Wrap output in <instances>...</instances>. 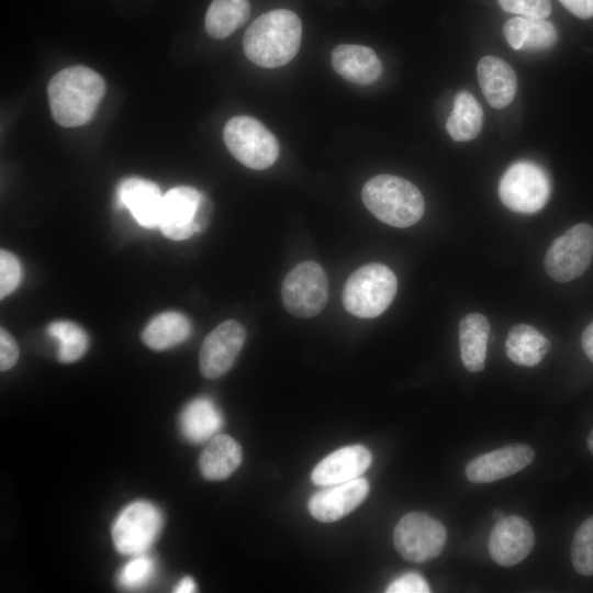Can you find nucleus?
Returning a JSON list of instances; mask_svg holds the SVG:
<instances>
[{
    "label": "nucleus",
    "instance_id": "7",
    "mask_svg": "<svg viewBox=\"0 0 593 593\" xmlns=\"http://www.w3.org/2000/svg\"><path fill=\"white\" fill-rule=\"evenodd\" d=\"M281 298L284 309L295 317L320 314L329 298V281L323 267L312 260L298 264L282 282Z\"/></svg>",
    "mask_w": 593,
    "mask_h": 593
},
{
    "label": "nucleus",
    "instance_id": "40",
    "mask_svg": "<svg viewBox=\"0 0 593 593\" xmlns=\"http://www.w3.org/2000/svg\"><path fill=\"white\" fill-rule=\"evenodd\" d=\"M492 516L493 518H495L496 521L501 519L504 517V514L503 512H501L500 510H495L493 513H492Z\"/></svg>",
    "mask_w": 593,
    "mask_h": 593
},
{
    "label": "nucleus",
    "instance_id": "12",
    "mask_svg": "<svg viewBox=\"0 0 593 593\" xmlns=\"http://www.w3.org/2000/svg\"><path fill=\"white\" fill-rule=\"evenodd\" d=\"M246 340L245 327L235 320L216 326L203 340L199 367L206 379L225 374L235 362Z\"/></svg>",
    "mask_w": 593,
    "mask_h": 593
},
{
    "label": "nucleus",
    "instance_id": "9",
    "mask_svg": "<svg viewBox=\"0 0 593 593\" xmlns=\"http://www.w3.org/2000/svg\"><path fill=\"white\" fill-rule=\"evenodd\" d=\"M593 258V227L577 224L558 236L545 256V269L558 282H568L580 277Z\"/></svg>",
    "mask_w": 593,
    "mask_h": 593
},
{
    "label": "nucleus",
    "instance_id": "33",
    "mask_svg": "<svg viewBox=\"0 0 593 593\" xmlns=\"http://www.w3.org/2000/svg\"><path fill=\"white\" fill-rule=\"evenodd\" d=\"M387 593H428L430 588L417 572H406L393 580L385 589Z\"/></svg>",
    "mask_w": 593,
    "mask_h": 593
},
{
    "label": "nucleus",
    "instance_id": "11",
    "mask_svg": "<svg viewBox=\"0 0 593 593\" xmlns=\"http://www.w3.org/2000/svg\"><path fill=\"white\" fill-rule=\"evenodd\" d=\"M163 526L157 507L144 501L126 506L112 527V540L123 555H141L156 540Z\"/></svg>",
    "mask_w": 593,
    "mask_h": 593
},
{
    "label": "nucleus",
    "instance_id": "15",
    "mask_svg": "<svg viewBox=\"0 0 593 593\" xmlns=\"http://www.w3.org/2000/svg\"><path fill=\"white\" fill-rule=\"evenodd\" d=\"M369 494L365 478L329 485L314 493L307 503L310 514L324 523L336 522L357 508Z\"/></svg>",
    "mask_w": 593,
    "mask_h": 593
},
{
    "label": "nucleus",
    "instance_id": "27",
    "mask_svg": "<svg viewBox=\"0 0 593 593\" xmlns=\"http://www.w3.org/2000/svg\"><path fill=\"white\" fill-rule=\"evenodd\" d=\"M47 334L58 343L57 357L61 362H74L81 358L88 348V336L76 323L55 321L47 326Z\"/></svg>",
    "mask_w": 593,
    "mask_h": 593
},
{
    "label": "nucleus",
    "instance_id": "2",
    "mask_svg": "<svg viewBox=\"0 0 593 593\" xmlns=\"http://www.w3.org/2000/svg\"><path fill=\"white\" fill-rule=\"evenodd\" d=\"M302 23L296 13L276 9L258 16L243 38L246 57L262 68H277L291 61L299 52Z\"/></svg>",
    "mask_w": 593,
    "mask_h": 593
},
{
    "label": "nucleus",
    "instance_id": "26",
    "mask_svg": "<svg viewBox=\"0 0 593 593\" xmlns=\"http://www.w3.org/2000/svg\"><path fill=\"white\" fill-rule=\"evenodd\" d=\"M248 0H213L205 14L206 33L216 40L225 38L249 18Z\"/></svg>",
    "mask_w": 593,
    "mask_h": 593
},
{
    "label": "nucleus",
    "instance_id": "20",
    "mask_svg": "<svg viewBox=\"0 0 593 593\" xmlns=\"http://www.w3.org/2000/svg\"><path fill=\"white\" fill-rule=\"evenodd\" d=\"M242 447L231 436L217 434L212 437L199 458L202 475L211 481L228 478L240 465Z\"/></svg>",
    "mask_w": 593,
    "mask_h": 593
},
{
    "label": "nucleus",
    "instance_id": "30",
    "mask_svg": "<svg viewBox=\"0 0 593 593\" xmlns=\"http://www.w3.org/2000/svg\"><path fill=\"white\" fill-rule=\"evenodd\" d=\"M154 571L153 559L141 553L122 568L119 582L126 589H139L152 580Z\"/></svg>",
    "mask_w": 593,
    "mask_h": 593
},
{
    "label": "nucleus",
    "instance_id": "18",
    "mask_svg": "<svg viewBox=\"0 0 593 593\" xmlns=\"http://www.w3.org/2000/svg\"><path fill=\"white\" fill-rule=\"evenodd\" d=\"M332 66L344 79L357 85H370L382 74V64L368 46L342 44L332 52Z\"/></svg>",
    "mask_w": 593,
    "mask_h": 593
},
{
    "label": "nucleus",
    "instance_id": "16",
    "mask_svg": "<svg viewBox=\"0 0 593 593\" xmlns=\"http://www.w3.org/2000/svg\"><path fill=\"white\" fill-rule=\"evenodd\" d=\"M371 461V452L362 445L342 447L315 466L311 480L322 486L348 482L365 473Z\"/></svg>",
    "mask_w": 593,
    "mask_h": 593
},
{
    "label": "nucleus",
    "instance_id": "8",
    "mask_svg": "<svg viewBox=\"0 0 593 593\" xmlns=\"http://www.w3.org/2000/svg\"><path fill=\"white\" fill-rule=\"evenodd\" d=\"M551 186L547 172L532 161H517L503 174L499 195L510 210L532 214L540 211L550 197Z\"/></svg>",
    "mask_w": 593,
    "mask_h": 593
},
{
    "label": "nucleus",
    "instance_id": "24",
    "mask_svg": "<svg viewBox=\"0 0 593 593\" xmlns=\"http://www.w3.org/2000/svg\"><path fill=\"white\" fill-rule=\"evenodd\" d=\"M191 322L179 312L156 315L144 328L142 339L154 350H166L184 342L191 334Z\"/></svg>",
    "mask_w": 593,
    "mask_h": 593
},
{
    "label": "nucleus",
    "instance_id": "31",
    "mask_svg": "<svg viewBox=\"0 0 593 593\" xmlns=\"http://www.w3.org/2000/svg\"><path fill=\"white\" fill-rule=\"evenodd\" d=\"M22 268L19 259L10 251L0 250V298L12 293L21 282Z\"/></svg>",
    "mask_w": 593,
    "mask_h": 593
},
{
    "label": "nucleus",
    "instance_id": "17",
    "mask_svg": "<svg viewBox=\"0 0 593 593\" xmlns=\"http://www.w3.org/2000/svg\"><path fill=\"white\" fill-rule=\"evenodd\" d=\"M116 195L119 203L130 211L142 227L159 226L164 195L155 182L128 177L120 182Z\"/></svg>",
    "mask_w": 593,
    "mask_h": 593
},
{
    "label": "nucleus",
    "instance_id": "4",
    "mask_svg": "<svg viewBox=\"0 0 593 593\" xmlns=\"http://www.w3.org/2000/svg\"><path fill=\"white\" fill-rule=\"evenodd\" d=\"M398 290L394 272L385 265L370 262L356 269L346 280L342 293L345 310L360 318L381 315Z\"/></svg>",
    "mask_w": 593,
    "mask_h": 593
},
{
    "label": "nucleus",
    "instance_id": "3",
    "mask_svg": "<svg viewBox=\"0 0 593 593\" xmlns=\"http://www.w3.org/2000/svg\"><path fill=\"white\" fill-rule=\"evenodd\" d=\"M361 199L372 215L394 227L412 226L425 212L419 189L394 175L382 174L369 179L362 187Z\"/></svg>",
    "mask_w": 593,
    "mask_h": 593
},
{
    "label": "nucleus",
    "instance_id": "35",
    "mask_svg": "<svg viewBox=\"0 0 593 593\" xmlns=\"http://www.w3.org/2000/svg\"><path fill=\"white\" fill-rule=\"evenodd\" d=\"M19 359V347L14 338L8 331L0 329V369L5 371L11 369Z\"/></svg>",
    "mask_w": 593,
    "mask_h": 593
},
{
    "label": "nucleus",
    "instance_id": "6",
    "mask_svg": "<svg viewBox=\"0 0 593 593\" xmlns=\"http://www.w3.org/2000/svg\"><path fill=\"white\" fill-rule=\"evenodd\" d=\"M223 139L232 156L254 170L271 167L279 157L276 136L258 120L248 115L230 119L223 130Z\"/></svg>",
    "mask_w": 593,
    "mask_h": 593
},
{
    "label": "nucleus",
    "instance_id": "1",
    "mask_svg": "<svg viewBox=\"0 0 593 593\" xmlns=\"http://www.w3.org/2000/svg\"><path fill=\"white\" fill-rule=\"evenodd\" d=\"M105 92L104 79L86 66H71L53 76L47 97L54 121L64 127L88 123Z\"/></svg>",
    "mask_w": 593,
    "mask_h": 593
},
{
    "label": "nucleus",
    "instance_id": "19",
    "mask_svg": "<svg viewBox=\"0 0 593 593\" xmlns=\"http://www.w3.org/2000/svg\"><path fill=\"white\" fill-rule=\"evenodd\" d=\"M481 91L488 103L495 109L507 107L514 99L517 78L514 69L502 58L482 57L477 66Z\"/></svg>",
    "mask_w": 593,
    "mask_h": 593
},
{
    "label": "nucleus",
    "instance_id": "25",
    "mask_svg": "<svg viewBox=\"0 0 593 593\" xmlns=\"http://www.w3.org/2000/svg\"><path fill=\"white\" fill-rule=\"evenodd\" d=\"M483 124V111L477 99L467 90L460 91L446 122V130L456 142L475 138Z\"/></svg>",
    "mask_w": 593,
    "mask_h": 593
},
{
    "label": "nucleus",
    "instance_id": "32",
    "mask_svg": "<svg viewBox=\"0 0 593 593\" xmlns=\"http://www.w3.org/2000/svg\"><path fill=\"white\" fill-rule=\"evenodd\" d=\"M500 7L510 13L529 19H546L551 12L550 0H497Z\"/></svg>",
    "mask_w": 593,
    "mask_h": 593
},
{
    "label": "nucleus",
    "instance_id": "5",
    "mask_svg": "<svg viewBox=\"0 0 593 593\" xmlns=\"http://www.w3.org/2000/svg\"><path fill=\"white\" fill-rule=\"evenodd\" d=\"M213 204L202 191L179 186L164 194L159 228L171 240H184L206 231Z\"/></svg>",
    "mask_w": 593,
    "mask_h": 593
},
{
    "label": "nucleus",
    "instance_id": "23",
    "mask_svg": "<svg viewBox=\"0 0 593 593\" xmlns=\"http://www.w3.org/2000/svg\"><path fill=\"white\" fill-rule=\"evenodd\" d=\"M550 342L528 324L514 325L507 335L505 350L508 359L524 367L538 365L549 351Z\"/></svg>",
    "mask_w": 593,
    "mask_h": 593
},
{
    "label": "nucleus",
    "instance_id": "22",
    "mask_svg": "<svg viewBox=\"0 0 593 593\" xmlns=\"http://www.w3.org/2000/svg\"><path fill=\"white\" fill-rule=\"evenodd\" d=\"M223 416L209 398H198L190 402L180 415L182 435L191 443H203L220 430Z\"/></svg>",
    "mask_w": 593,
    "mask_h": 593
},
{
    "label": "nucleus",
    "instance_id": "29",
    "mask_svg": "<svg viewBox=\"0 0 593 593\" xmlns=\"http://www.w3.org/2000/svg\"><path fill=\"white\" fill-rule=\"evenodd\" d=\"M558 40L556 27L545 19H529L522 51L541 52L552 47Z\"/></svg>",
    "mask_w": 593,
    "mask_h": 593
},
{
    "label": "nucleus",
    "instance_id": "28",
    "mask_svg": "<svg viewBox=\"0 0 593 593\" xmlns=\"http://www.w3.org/2000/svg\"><path fill=\"white\" fill-rule=\"evenodd\" d=\"M571 559L578 573L593 575V515L577 529L571 546Z\"/></svg>",
    "mask_w": 593,
    "mask_h": 593
},
{
    "label": "nucleus",
    "instance_id": "21",
    "mask_svg": "<svg viewBox=\"0 0 593 593\" xmlns=\"http://www.w3.org/2000/svg\"><path fill=\"white\" fill-rule=\"evenodd\" d=\"M489 333V320L480 313H470L460 320L458 328L460 356L468 371L483 370Z\"/></svg>",
    "mask_w": 593,
    "mask_h": 593
},
{
    "label": "nucleus",
    "instance_id": "38",
    "mask_svg": "<svg viewBox=\"0 0 593 593\" xmlns=\"http://www.w3.org/2000/svg\"><path fill=\"white\" fill-rule=\"evenodd\" d=\"M195 591V583L192 578H183L175 588L176 593H190Z\"/></svg>",
    "mask_w": 593,
    "mask_h": 593
},
{
    "label": "nucleus",
    "instance_id": "36",
    "mask_svg": "<svg viewBox=\"0 0 593 593\" xmlns=\"http://www.w3.org/2000/svg\"><path fill=\"white\" fill-rule=\"evenodd\" d=\"M572 14L580 19L593 16V0H559Z\"/></svg>",
    "mask_w": 593,
    "mask_h": 593
},
{
    "label": "nucleus",
    "instance_id": "37",
    "mask_svg": "<svg viewBox=\"0 0 593 593\" xmlns=\"http://www.w3.org/2000/svg\"><path fill=\"white\" fill-rule=\"evenodd\" d=\"M581 344L586 357L593 362V321L583 331Z\"/></svg>",
    "mask_w": 593,
    "mask_h": 593
},
{
    "label": "nucleus",
    "instance_id": "13",
    "mask_svg": "<svg viewBox=\"0 0 593 593\" xmlns=\"http://www.w3.org/2000/svg\"><path fill=\"white\" fill-rule=\"evenodd\" d=\"M534 544V530L525 518L517 515L504 516L491 530L489 552L497 564L512 567L529 555Z\"/></svg>",
    "mask_w": 593,
    "mask_h": 593
},
{
    "label": "nucleus",
    "instance_id": "10",
    "mask_svg": "<svg viewBox=\"0 0 593 593\" xmlns=\"http://www.w3.org/2000/svg\"><path fill=\"white\" fill-rule=\"evenodd\" d=\"M446 539L444 525L422 512L405 514L393 532L396 550L412 562H425L437 557L444 549Z\"/></svg>",
    "mask_w": 593,
    "mask_h": 593
},
{
    "label": "nucleus",
    "instance_id": "39",
    "mask_svg": "<svg viewBox=\"0 0 593 593\" xmlns=\"http://www.w3.org/2000/svg\"><path fill=\"white\" fill-rule=\"evenodd\" d=\"M588 448L593 455V429L591 430L589 437H588Z\"/></svg>",
    "mask_w": 593,
    "mask_h": 593
},
{
    "label": "nucleus",
    "instance_id": "34",
    "mask_svg": "<svg viewBox=\"0 0 593 593\" xmlns=\"http://www.w3.org/2000/svg\"><path fill=\"white\" fill-rule=\"evenodd\" d=\"M526 24L527 18L515 16L507 20L503 26V34L506 42L516 51L523 49Z\"/></svg>",
    "mask_w": 593,
    "mask_h": 593
},
{
    "label": "nucleus",
    "instance_id": "14",
    "mask_svg": "<svg viewBox=\"0 0 593 593\" xmlns=\"http://www.w3.org/2000/svg\"><path fill=\"white\" fill-rule=\"evenodd\" d=\"M534 458L529 445L511 444L472 459L466 467V477L473 483H490L521 471Z\"/></svg>",
    "mask_w": 593,
    "mask_h": 593
}]
</instances>
